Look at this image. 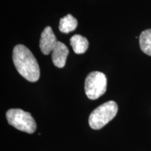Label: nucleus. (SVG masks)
<instances>
[{
    "label": "nucleus",
    "instance_id": "obj_7",
    "mask_svg": "<svg viewBox=\"0 0 151 151\" xmlns=\"http://www.w3.org/2000/svg\"><path fill=\"white\" fill-rule=\"evenodd\" d=\"M70 44L76 54H83L87 51L89 46L88 39L79 35H73L71 38Z\"/></svg>",
    "mask_w": 151,
    "mask_h": 151
},
{
    "label": "nucleus",
    "instance_id": "obj_9",
    "mask_svg": "<svg viewBox=\"0 0 151 151\" xmlns=\"http://www.w3.org/2000/svg\"><path fill=\"white\" fill-rule=\"evenodd\" d=\"M139 45L141 50L144 53L151 56V29L144 30L141 33Z\"/></svg>",
    "mask_w": 151,
    "mask_h": 151
},
{
    "label": "nucleus",
    "instance_id": "obj_5",
    "mask_svg": "<svg viewBox=\"0 0 151 151\" xmlns=\"http://www.w3.org/2000/svg\"><path fill=\"white\" fill-rule=\"evenodd\" d=\"M58 42V41H57V38L52 32V28L50 26H47L43 29L41 35L39 47L41 52L45 55H49L52 52Z\"/></svg>",
    "mask_w": 151,
    "mask_h": 151
},
{
    "label": "nucleus",
    "instance_id": "obj_3",
    "mask_svg": "<svg viewBox=\"0 0 151 151\" xmlns=\"http://www.w3.org/2000/svg\"><path fill=\"white\" fill-rule=\"evenodd\" d=\"M9 124L20 131L33 134L37 129L35 119L29 113L20 109H11L6 112Z\"/></svg>",
    "mask_w": 151,
    "mask_h": 151
},
{
    "label": "nucleus",
    "instance_id": "obj_8",
    "mask_svg": "<svg viewBox=\"0 0 151 151\" xmlns=\"http://www.w3.org/2000/svg\"><path fill=\"white\" fill-rule=\"evenodd\" d=\"M78 25V22L74 17L71 14H68L60 19L59 29L62 33L68 34L74 31Z\"/></svg>",
    "mask_w": 151,
    "mask_h": 151
},
{
    "label": "nucleus",
    "instance_id": "obj_1",
    "mask_svg": "<svg viewBox=\"0 0 151 151\" xmlns=\"http://www.w3.org/2000/svg\"><path fill=\"white\" fill-rule=\"evenodd\" d=\"M13 61L18 72L29 82H37L40 77V69L35 57L27 47L18 44L13 51Z\"/></svg>",
    "mask_w": 151,
    "mask_h": 151
},
{
    "label": "nucleus",
    "instance_id": "obj_6",
    "mask_svg": "<svg viewBox=\"0 0 151 151\" xmlns=\"http://www.w3.org/2000/svg\"><path fill=\"white\" fill-rule=\"evenodd\" d=\"M69 52V48L65 43L58 41L51 53L52 61L54 65L58 68L65 67Z\"/></svg>",
    "mask_w": 151,
    "mask_h": 151
},
{
    "label": "nucleus",
    "instance_id": "obj_4",
    "mask_svg": "<svg viewBox=\"0 0 151 151\" xmlns=\"http://www.w3.org/2000/svg\"><path fill=\"white\" fill-rule=\"evenodd\" d=\"M107 78L104 73L93 71L87 76L85 81V91L87 97L94 100L102 96L106 91Z\"/></svg>",
    "mask_w": 151,
    "mask_h": 151
},
{
    "label": "nucleus",
    "instance_id": "obj_2",
    "mask_svg": "<svg viewBox=\"0 0 151 151\" xmlns=\"http://www.w3.org/2000/svg\"><path fill=\"white\" fill-rule=\"evenodd\" d=\"M118 110V104L114 101H109L100 105L90 115V127L93 129H101L116 117Z\"/></svg>",
    "mask_w": 151,
    "mask_h": 151
}]
</instances>
